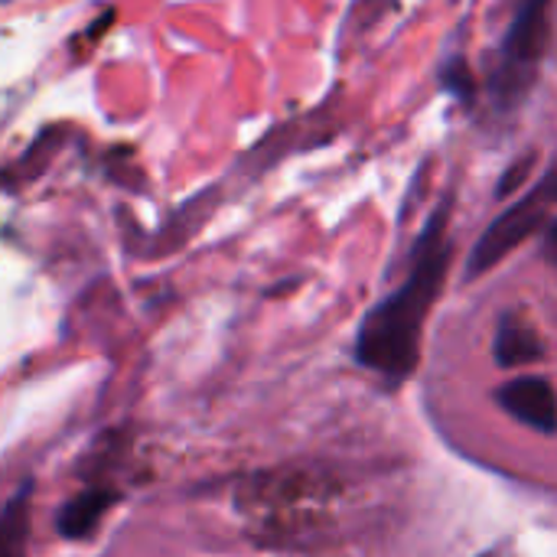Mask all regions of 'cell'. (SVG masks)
Wrapping results in <instances>:
<instances>
[{
    "label": "cell",
    "mask_w": 557,
    "mask_h": 557,
    "mask_svg": "<svg viewBox=\"0 0 557 557\" xmlns=\"http://www.w3.org/2000/svg\"><path fill=\"white\" fill-rule=\"evenodd\" d=\"M493 398L519 424H525L539 434H557V388L548 379L516 375V379L503 382Z\"/></svg>",
    "instance_id": "277c9868"
},
{
    "label": "cell",
    "mask_w": 557,
    "mask_h": 557,
    "mask_svg": "<svg viewBox=\"0 0 557 557\" xmlns=\"http://www.w3.org/2000/svg\"><path fill=\"white\" fill-rule=\"evenodd\" d=\"M535 166V157H525V160H516L506 173H503V183L496 186V199H506V196H512L522 183H525V176H529V170Z\"/></svg>",
    "instance_id": "9c48e42d"
},
{
    "label": "cell",
    "mask_w": 557,
    "mask_h": 557,
    "mask_svg": "<svg viewBox=\"0 0 557 557\" xmlns=\"http://www.w3.org/2000/svg\"><path fill=\"white\" fill-rule=\"evenodd\" d=\"M450 206L454 199H444L431 212L421 235L414 238L405 281L359 320L352 356L362 369L375 372L388 388H401L421 366L424 326L454 261Z\"/></svg>",
    "instance_id": "6da1fadb"
},
{
    "label": "cell",
    "mask_w": 557,
    "mask_h": 557,
    "mask_svg": "<svg viewBox=\"0 0 557 557\" xmlns=\"http://www.w3.org/2000/svg\"><path fill=\"white\" fill-rule=\"evenodd\" d=\"M548 206H555V202L548 199V189L539 180L525 196H519L509 209H503L486 225V232L476 238V245L470 251V261H467V281H480L496 264H503L522 242H529L532 235L545 232Z\"/></svg>",
    "instance_id": "3957f363"
},
{
    "label": "cell",
    "mask_w": 557,
    "mask_h": 557,
    "mask_svg": "<svg viewBox=\"0 0 557 557\" xmlns=\"http://www.w3.org/2000/svg\"><path fill=\"white\" fill-rule=\"evenodd\" d=\"M548 10L552 0H522L503 42H499V62L493 69V104L496 108H516L529 88L535 85L545 52H548Z\"/></svg>",
    "instance_id": "7a4b0ae2"
},
{
    "label": "cell",
    "mask_w": 557,
    "mask_h": 557,
    "mask_svg": "<svg viewBox=\"0 0 557 557\" xmlns=\"http://www.w3.org/2000/svg\"><path fill=\"white\" fill-rule=\"evenodd\" d=\"M121 496L114 490H104V486H91V490H82L78 496H72L59 516H55V532L59 539L65 542H78V539H91L95 529L101 525V519L111 512V506L117 503Z\"/></svg>",
    "instance_id": "8992f818"
},
{
    "label": "cell",
    "mask_w": 557,
    "mask_h": 557,
    "mask_svg": "<svg viewBox=\"0 0 557 557\" xmlns=\"http://www.w3.org/2000/svg\"><path fill=\"white\" fill-rule=\"evenodd\" d=\"M545 258L552 261V264H557V219H552L548 225H545Z\"/></svg>",
    "instance_id": "30bf717a"
},
{
    "label": "cell",
    "mask_w": 557,
    "mask_h": 557,
    "mask_svg": "<svg viewBox=\"0 0 557 557\" xmlns=\"http://www.w3.org/2000/svg\"><path fill=\"white\" fill-rule=\"evenodd\" d=\"M33 512V480H23L20 490L7 499L0 516V557H26Z\"/></svg>",
    "instance_id": "52a82bcc"
},
{
    "label": "cell",
    "mask_w": 557,
    "mask_h": 557,
    "mask_svg": "<svg viewBox=\"0 0 557 557\" xmlns=\"http://www.w3.org/2000/svg\"><path fill=\"white\" fill-rule=\"evenodd\" d=\"M542 183H545V189H548V199L557 202V166H552V170L542 176Z\"/></svg>",
    "instance_id": "8fae6325"
},
{
    "label": "cell",
    "mask_w": 557,
    "mask_h": 557,
    "mask_svg": "<svg viewBox=\"0 0 557 557\" xmlns=\"http://www.w3.org/2000/svg\"><path fill=\"white\" fill-rule=\"evenodd\" d=\"M441 85H444L450 95H457V98H470L473 82H470V69H467V62H463L460 55L450 59V62L441 69Z\"/></svg>",
    "instance_id": "ba28073f"
},
{
    "label": "cell",
    "mask_w": 557,
    "mask_h": 557,
    "mask_svg": "<svg viewBox=\"0 0 557 557\" xmlns=\"http://www.w3.org/2000/svg\"><path fill=\"white\" fill-rule=\"evenodd\" d=\"M493 359L499 369L516 372L525 366H535L545 359V343L535 333V326L529 320H522L519 313H503L496 323V336H493Z\"/></svg>",
    "instance_id": "5b68a950"
}]
</instances>
